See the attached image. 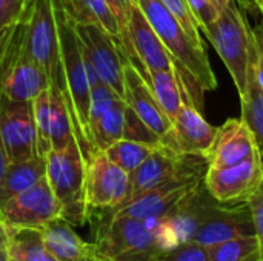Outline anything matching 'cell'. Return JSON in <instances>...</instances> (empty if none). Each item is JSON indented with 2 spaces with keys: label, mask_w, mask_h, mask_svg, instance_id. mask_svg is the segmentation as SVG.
Wrapping results in <instances>:
<instances>
[{
  "label": "cell",
  "mask_w": 263,
  "mask_h": 261,
  "mask_svg": "<svg viewBox=\"0 0 263 261\" xmlns=\"http://www.w3.org/2000/svg\"><path fill=\"white\" fill-rule=\"evenodd\" d=\"M52 8L62 62V98L66 105L71 118L74 140L79 145L85 163H88L99 152L97 148L94 146L89 128L91 85L86 75L85 60L72 18L66 14L60 0H52Z\"/></svg>",
  "instance_id": "1"
},
{
  "label": "cell",
  "mask_w": 263,
  "mask_h": 261,
  "mask_svg": "<svg viewBox=\"0 0 263 261\" xmlns=\"http://www.w3.org/2000/svg\"><path fill=\"white\" fill-rule=\"evenodd\" d=\"M94 220L96 248L109 261H154L165 251L159 220L89 212Z\"/></svg>",
  "instance_id": "2"
},
{
  "label": "cell",
  "mask_w": 263,
  "mask_h": 261,
  "mask_svg": "<svg viewBox=\"0 0 263 261\" xmlns=\"http://www.w3.org/2000/svg\"><path fill=\"white\" fill-rule=\"evenodd\" d=\"M139 8L173 57L179 72L190 77L202 91L217 88L205 46L197 45L160 0H139Z\"/></svg>",
  "instance_id": "3"
},
{
  "label": "cell",
  "mask_w": 263,
  "mask_h": 261,
  "mask_svg": "<svg viewBox=\"0 0 263 261\" xmlns=\"http://www.w3.org/2000/svg\"><path fill=\"white\" fill-rule=\"evenodd\" d=\"M202 31L225 63L239 97H242L247 91L254 65V40L253 28L242 14L239 3L236 0L230 3L220 11L219 17Z\"/></svg>",
  "instance_id": "4"
},
{
  "label": "cell",
  "mask_w": 263,
  "mask_h": 261,
  "mask_svg": "<svg viewBox=\"0 0 263 261\" xmlns=\"http://www.w3.org/2000/svg\"><path fill=\"white\" fill-rule=\"evenodd\" d=\"M45 177L60 205L62 218L72 228L89 220L85 175L86 163L76 140L62 149H52L46 157Z\"/></svg>",
  "instance_id": "5"
},
{
  "label": "cell",
  "mask_w": 263,
  "mask_h": 261,
  "mask_svg": "<svg viewBox=\"0 0 263 261\" xmlns=\"http://www.w3.org/2000/svg\"><path fill=\"white\" fill-rule=\"evenodd\" d=\"M23 3L28 17V51L45 72L49 88L62 95V62L52 0H25Z\"/></svg>",
  "instance_id": "6"
},
{
  "label": "cell",
  "mask_w": 263,
  "mask_h": 261,
  "mask_svg": "<svg viewBox=\"0 0 263 261\" xmlns=\"http://www.w3.org/2000/svg\"><path fill=\"white\" fill-rule=\"evenodd\" d=\"M263 180V155L254 154L250 158L225 168H206L203 186L208 194L222 205L247 203L259 189Z\"/></svg>",
  "instance_id": "7"
},
{
  "label": "cell",
  "mask_w": 263,
  "mask_h": 261,
  "mask_svg": "<svg viewBox=\"0 0 263 261\" xmlns=\"http://www.w3.org/2000/svg\"><path fill=\"white\" fill-rule=\"evenodd\" d=\"M83 58L94 68L100 82L123 98V65L126 57L114 37L96 23H74Z\"/></svg>",
  "instance_id": "8"
},
{
  "label": "cell",
  "mask_w": 263,
  "mask_h": 261,
  "mask_svg": "<svg viewBox=\"0 0 263 261\" xmlns=\"http://www.w3.org/2000/svg\"><path fill=\"white\" fill-rule=\"evenodd\" d=\"M57 218H62L60 205L46 177H42L0 208V220L11 228L42 229Z\"/></svg>",
  "instance_id": "9"
},
{
  "label": "cell",
  "mask_w": 263,
  "mask_h": 261,
  "mask_svg": "<svg viewBox=\"0 0 263 261\" xmlns=\"http://www.w3.org/2000/svg\"><path fill=\"white\" fill-rule=\"evenodd\" d=\"M85 189L89 212L116 209L129 195V174L99 151L86 163Z\"/></svg>",
  "instance_id": "10"
},
{
  "label": "cell",
  "mask_w": 263,
  "mask_h": 261,
  "mask_svg": "<svg viewBox=\"0 0 263 261\" xmlns=\"http://www.w3.org/2000/svg\"><path fill=\"white\" fill-rule=\"evenodd\" d=\"M171 125V132L162 140V145L180 155H196L208 160L217 128L202 117L194 102L190 100V92L185 95Z\"/></svg>",
  "instance_id": "11"
},
{
  "label": "cell",
  "mask_w": 263,
  "mask_h": 261,
  "mask_svg": "<svg viewBox=\"0 0 263 261\" xmlns=\"http://www.w3.org/2000/svg\"><path fill=\"white\" fill-rule=\"evenodd\" d=\"M0 143L8 163L25 162L37 154L31 102H9L3 97Z\"/></svg>",
  "instance_id": "12"
},
{
  "label": "cell",
  "mask_w": 263,
  "mask_h": 261,
  "mask_svg": "<svg viewBox=\"0 0 263 261\" xmlns=\"http://www.w3.org/2000/svg\"><path fill=\"white\" fill-rule=\"evenodd\" d=\"M123 100L162 140L171 132V120L160 108L149 83L128 60L123 65Z\"/></svg>",
  "instance_id": "13"
},
{
  "label": "cell",
  "mask_w": 263,
  "mask_h": 261,
  "mask_svg": "<svg viewBox=\"0 0 263 261\" xmlns=\"http://www.w3.org/2000/svg\"><path fill=\"white\" fill-rule=\"evenodd\" d=\"M262 154L253 132L242 118H230L217 128L216 140L208 155V166L225 168Z\"/></svg>",
  "instance_id": "14"
},
{
  "label": "cell",
  "mask_w": 263,
  "mask_h": 261,
  "mask_svg": "<svg viewBox=\"0 0 263 261\" xmlns=\"http://www.w3.org/2000/svg\"><path fill=\"white\" fill-rule=\"evenodd\" d=\"M128 37L137 58L143 65L145 71H163L174 69L176 63L165 45L146 20L142 9L137 6L129 9L128 15ZM149 82V80H148Z\"/></svg>",
  "instance_id": "15"
},
{
  "label": "cell",
  "mask_w": 263,
  "mask_h": 261,
  "mask_svg": "<svg viewBox=\"0 0 263 261\" xmlns=\"http://www.w3.org/2000/svg\"><path fill=\"white\" fill-rule=\"evenodd\" d=\"M42 234L49 252L59 261H109L94 243L85 242L63 218L45 225Z\"/></svg>",
  "instance_id": "16"
},
{
  "label": "cell",
  "mask_w": 263,
  "mask_h": 261,
  "mask_svg": "<svg viewBox=\"0 0 263 261\" xmlns=\"http://www.w3.org/2000/svg\"><path fill=\"white\" fill-rule=\"evenodd\" d=\"M46 172L45 157L35 154L18 163H8L0 175V208L17 194L31 188Z\"/></svg>",
  "instance_id": "17"
},
{
  "label": "cell",
  "mask_w": 263,
  "mask_h": 261,
  "mask_svg": "<svg viewBox=\"0 0 263 261\" xmlns=\"http://www.w3.org/2000/svg\"><path fill=\"white\" fill-rule=\"evenodd\" d=\"M74 23H96L109 32L123 51V37L119 22L106 0H60Z\"/></svg>",
  "instance_id": "18"
},
{
  "label": "cell",
  "mask_w": 263,
  "mask_h": 261,
  "mask_svg": "<svg viewBox=\"0 0 263 261\" xmlns=\"http://www.w3.org/2000/svg\"><path fill=\"white\" fill-rule=\"evenodd\" d=\"M149 86L166 114V117L173 122L185 95L188 94L185 78L179 72L177 66L174 69H163V71H149L148 72Z\"/></svg>",
  "instance_id": "19"
},
{
  "label": "cell",
  "mask_w": 263,
  "mask_h": 261,
  "mask_svg": "<svg viewBox=\"0 0 263 261\" xmlns=\"http://www.w3.org/2000/svg\"><path fill=\"white\" fill-rule=\"evenodd\" d=\"M8 261H59L48 249L42 229L11 228Z\"/></svg>",
  "instance_id": "20"
},
{
  "label": "cell",
  "mask_w": 263,
  "mask_h": 261,
  "mask_svg": "<svg viewBox=\"0 0 263 261\" xmlns=\"http://www.w3.org/2000/svg\"><path fill=\"white\" fill-rule=\"evenodd\" d=\"M240 106H242L240 118L253 132L256 143L263 155V88L256 78L254 65L248 78L247 91L240 97Z\"/></svg>",
  "instance_id": "21"
},
{
  "label": "cell",
  "mask_w": 263,
  "mask_h": 261,
  "mask_svg": "<svg viewBox=\"0 0 263 261\" xmlns=\"http://www.w3.org/2000/svg\"><path fill=\"white\" fill-rule=\"evenodd\" d=\"M125 108H126V103L122 98L91 126L92 142L97 151H105L111 145L123 138Z\"/></svg>",
  "instance_id": "22"
},
{
  "label": "cell",
  "mask_w": 263,
  "mask_h": 261,
  "mask_svg": "<svg viewBox=\"0 0 263 261\" xmlns=\"http://www.w3.org/2000/svg\"><path fill=\"white\" fill-rule=\"evenodd\" d=\"M211 261H263L256 235L236 237L208 246Z\"/></svg>",
  "instance_id": "23"
},
{
  "label": "cell",
  "mask_w": 263,
  "mask_h": 261,
  "mask_svg": "<svg viewBox=\"0 0 263 261\" xmlns=\"http://www.w3.org/2000/svg\"><path fill=\"white\" fill-rule=\"evenodd\" d=\"M32 122L35 131V151L39 155L46 157L51 146V95L49 88L43 89L35 98L31 100Z\"/></svg>",
  "instance_id": "24"
},
{
  "label": "cell",
  "mask_w": 263,
  "mask_h": 261,
  "mask_svg": "<svg viewBox=\"0 0 263 261\" xmlns=\"http://www.w3.org/2000/svg\"><path fill=\"white\" fill-rule=\"evenodd\" d=\"M156 148L157 146H149V145H145V143L122 138V140L116 142L114 145H111L103 152L114 165L122 168L125 172L131 174L148 158V155Z\"/></svg>",
  "instance_id": "25"
},
{
  "label": "cell",
  "mask_w": 263,
  "mask_h": 261,
  "mask_svg": "<svg viewBox=\"0 0 263 261\" xmlns=\"http://www.w3.org/2000/svg\"><path fill=\"white\" fill-rule=\"evenodd\" d=\"M49 95H51V146L52 149H62L74 140L71 118L62 95L52 88H49Z\"/></svg>",
  "instance_id": "26"
},
{
  "label": "cell",
  "mask_w": 263,
  "mask_h": 261,
  "mask_svg": "<svg viewBox=\"0 0 263 261\" xmlns=\"http://www.w3.org/2000/svg\"><path fill=\"white\" fill-rule=\"evenodd\" d=\"M123 138L145 143L149 146H160L162 138L126 105L123 118Z\"/></svg>",
  "instance_id": "27"
},
{
  "label": "cell",
  "mask_w": 263,
  "mask_h": 261,
  "mask_svg": "<svg viewBox=\"0 0 263 261\" xmlns=\"http://www.w3.org/2000/svg\"><path fill=\"white\" fill-rule=\"evenodd\" d=\"M119 100H122V97L112 88L105 85L103 82H97L96 85H92L91 86V97H89V128L105 112H108Z\"/></svg>",
  "instance_id": "28"
},
{
  "label": "cell",
  "mask_w": 263,
  "mask_h": 261,
  "mask_svg": "<svg viewBox=\"0 0 263 261\" xmlns=\"http://www.w3.org/2000/svg\"><path fill=\"white\" fill-rule=\"evenodd\" d=\"M154 261H211L208 246L197 242H182L159 254Z\"/></svg>",
  "instance_id": "29"
},
{
  "label": "cell",
  "mask_w": 263,
  "mask_h": 261,
  "mask_svg": "<svg viewBox=\"0 0 263 261\" xmlns=\"http://www.w3.org/2000/svg\"><path fill=\"white\" fill-rule=\"evenodd\" d=\"M166 9L179 20V23L183 26V29L190 34V37L200 46H203L202 37H200V29L186 5V0H160Z\"/></svg>",
  "instance_id": "30"
},
{
  "label": "cell",
  "mask_w": 263,
  "mask_h": 261,
  "mask_svg": "<svg viewBox=\"0 0 263 261\" xmlns=\"http://www.w3.org/2000/svg\"><path fill=\"white\" fill-rule=\"evenodd\" d=\"M186 5L199 26V29L211 25L220 14L219 6L213 0H186Z\"/></svg>",
  "instance_id": "31"
},
{
  "label": "cell",
  "mask_w": 263,
  "mask_h": 261,
  "mask_svg": "<svg viewBox=\"0 0 263 261\" xmlns=\"http://www.w3.org/2000/svg\"><path fill=\"white\" fill-rule=\"evenodd\" d=\"M253 222H254V234L257 237L259 246H260V254L263 260V192H256L248 202Z\"/></svg>",
  "instance_id": "32"
},
{
  "label": "cell",
  "mask_w": 263,
  "mask_h": 261,
  "mask_svg": "<svg viewBox=\"0 0 263 261\" xmlns=\"http://www.w3.org/2000/svg\"><path fill=\"white\" fill-rule=\"evenodd\" d=\"M22 11V0H0V35L15 22Z\"/></svg>",
  "instance_id": "33"
},
{
  "label": "cell",
  "mask_w": 263,
  "mask_h": 261,
  "mask_svg": "<svg viewBox=\"0 0 263 261\" xmlns=\"http://www.w3.org/2000/svg\"><path fill=\"white\" fill-rule=\"evenodd\" d=\"M253 40H254V74L263 88V20L253 28Z\"/></svg>",
  "instance_id": "34"
},
{
  "label": "cell",
  "mask_w": 263,
  "mask_h": 261,
  "mask_svg": "<svg viewBox=\"0 0 263 261\" xmlns=\"http://www.w3.org/2000/svg\"><path fill=\"white\" fill-rule=\"evenodd\" d=\"M5 34V32H3ZM3 34L0 35V108H2V102H3V92H2V71H3ZM8 162H6V157H5V152H3V148H2V143H0V175L3 174L5 168H6Z\"/></svg>",
  "instance_id": "35"
},
{
  "label": "cell",
  "mask_w": 263,
  "mask_h": 261,
  "mask_svg": "<svg viewBox=\"0 0 263 261\" xmlns=\"http://www.w3.org/2000/svg\"><path fill=\"white\" fill-rule=\"evenodd\" d=\"M8 245H9V226L0 220V254L2 255H6Z\"/></svg>",
  "instance_id": "36"
},
{
  "label": "cell",
  "mask_w": 263,
  "mask_h": 261,
  "mask_svg": "<svg viewBox=\"0 0 263 261\" xmlns=\"http://www.w3.org/2000/svg\"><path fill=\"white\" fill-rule=\"evenodd\" d=\"M240 6H243L248 11L253 9H260V6L263 5V0H236Z\"/></svg>",
  "instance_id": "37"
},
{
  "label": "cell",
  "mask_w": 263,
  "mask_h": 261,
  "mask_svg": "<svg viewBox=\"0 0 263 261\" xmlns=\"http://www.w3.org/2000/svg\"><path fill=\"white\" fill-rule=\"evenodd\" d=\"M213 2H214V3H216V5L219 6V9L222 11L223 8H227V6H228L230 3H233L234 0H213Z\"/></svg>",
  "instance_id": "38"
},
{
  "label": "cell",
  "mask_w": 263,
  "mask_h": 261,
  "mask_svg": "<svg viewBox=\"0 0 263 261\" xmlns=\"http://www.w3.org/2000/svg\"><path fill=\"white\" fill-rule=\"evenodd\" d=\"M122 2H123V5H125V8L128 11V15H129V9L134 8V6H137V2L139 0H122Z\"/></svg>",
  "instance_id": "39"
},
{
  "label": "cell",
  "mask_w": 263,
  "mask_h": 261,
  "mask_svg": "<svg viewBox=\"0 0 263 261\" xmlns=\"http://www.w3.org/2000/svg\"><path fill=\"white\" fill-rule=\"evenodd\" d=\"M0 261H8V257H6V255H2V254H0Z\"/></svg>",
  "instance_id": "40"
},
{
  "label": "cell",
  "mask_w": 263,
  "mask_h": 261,
  "mask_svg": "<svg viewBox=\"0 0 263 261\" xmlns=\"http://www.w3.org/2000/svg\"><path fill=\"white\" fill-rule=\"evenodd\" d=\"M257 192H263V180L262 183H260V186H259V189H257Z\"/></svg>",
  "instance_id": "41"
},
{
  "label": "cell",
  "mask_w": 263,
  "mask_h": 261,
  "mask_svg": "<svg viewBox=\"0 0 263 261\" xmlns=\"http://www.w3.org/2000/svg\"><path fill=\"white\" fill-rule=\"evenodd\" d=\"M259 11L262 12V20H263V5H262V6H260V9H259Z\"/></svg>",
  "instance_id": "42"
},
{
  "label": "cell",
  "mask_w": 263,
  "mask_h": 261,
  "mask_svg": "<svg viewBox=\"0 0 263 261\" xmlns=\"http://www.w3.org/2000/svg\"><path fill=\"white\" fill-rule=\"evenodd\" d=\"M23 2H25V0H22V3H23Z\"/></svg>",
  "instance_id": "43"
}]
</instances>
